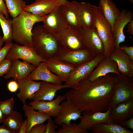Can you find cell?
<instances>
[{
	"mask_svg": "<svg viewBox=\"0 0 133 133\" xmlns=\"http://www.w3.org/2000/svg\"><path fill=\"white\" fill-rule=\"evenodd\" d=\"M4 15L0 10V24L3 34V39L5 43H12V38L10 22L9 19H7Z\"/></svg>",
	"mask_w": 133,
	"mask_h": 133,
	"instance_id": "32",
	"label": "cell"
},
{
	"mask_svg": "<svg viewBox=\"0 0 133 133\" xmlns=\"http://www.w3.org/2000/svg\"><path fill=\"white\" fill-rule=\"evenodd\" d=\"M27 119L24 120L20 128L18 133H26L27 128Z\"/></svg>",
	"mask_w": 133,
	"mask_h": 133,
	"instance_id": "43",
	"label": "cell"
},
{
	"mask_svg": "<svg viewBox=\"0 0 133 133\" xmlns=\"http://www.w3.org/2000/svg\"><path fill=\"white\" fill-rule=\"evenodd\" d=\"M110 57L116 63L118 70L120 74L133 79V61L120 48H115Z\"/></svg>",
	"mask_w": 133,
	"mask_h": 133,
	"instance_id": "16",
	"label": "cell"
},
{
	"mask_svg": "<svg viewBox=\"0 0 133 133\" xmlns=\"http://www.w3.org/2000/svg\"><path fill=\"white\" fill-rule=\"evenodd\" d=\"M97 66L88 78L91 81L110 73H113L116 75L120 74L118 70L116 63L110 57H105L99 62Z\"/></svg>",
	"mask_w": 133,
	"mask_h": 133,
	"instance_id": "23",
	"label": "cell"
},
{
	"mask_svg": "<svg viewBox=\"0 0 133 133\" xmlns=\"http://www.w3.org/2000/svg\"><path fill=\"white\" fill-rule=\"evenodd\" d=\"M5 118L0 108V123H3Z\"/></svg>",
	"mask_w": 133,
	"mask_h": 133,
	"instance_id": "46",
	"label": "cell"
},
{
	"mask_svg": "<svg viewBox=\"0 0 133 133\" xmlns=\"http://www.w3.org/2000/svg\"><path fill=\"white\" fill-rule=\"evenodd\" d=\"M65 100L64 95H58L55 99L51 101H33L29 105L35 110L56 118L60 114L62 110L61 103Z\"/></svg>",
	"mask_w": 133,
	"mask_h": 133,
	"instance_id": "11",
	"label": "cell"
},
{
	"mask_svg": "<svg viewBox=\"0 0 133 133\" xmlns=\"http://www.w3.org/2000/svg\"><path fill=\"white\" fill-rule=\"evenodd\" d=\"M133 98L111 108L109 116L112 122L118 124L133 116Z\"/></svg>",
	"mask_w": 133,
	"mask_h": 133,
	"instance_id": "20",
	"label": "cell"
},
{
	"mask_svg": "<svg viewBox=\"0 0 133 133\" xmlns=\"http://www.w3.org/2000/svg\"><path fill=\"white\" fill-rule=\"evenodd\" d=\"M79 2L75 1L67 0L64 4L60 6L66 20L68 26L73 28H80L78 17Z\"/></svg>",
	"mask_w": 133,
	"mask_h": 133,
	"instance_id": "25",
	"label": "cell"
},
{
	"mask_svg": "<svg viewBox=\"0 0 133 133\" xmlns=\"http://www.w3.org/2000/svg\"><path fill=\"white\" fill-rule=\"evenodd\" d=\"M4 42L2 37L0 36V49L1 48V47L3 44Z\"/></svg>",
	"mask_w": 133,
	"mask_h": 133,
	"instance_id": "47",
	"label": "cell"
},
{
	"mask_svg": "<svg viewBox=\"0 0 133 133\" xmlns=\"http://www.w3.org/2000/svg\"><path fill=\"white\" fill-rule=\"evenodd\" d=\"M24 121L20 113L14 110L10 115L5 118L3 123V125L12 133H18Z\"/></svg>",
	"mask_w": 133,
	"mask_h": 133,
	"instance_id": "30",
	"label": "cell"
},
{
	"mask_svg": "<svg viewBox=\"0 0 133 133\" xmlns=\"http://www.w3.org/2000/svg\"><path fill=\"white\" fill-rule=\"evenodd\" d=\"M133 18L132 12L124 9L122 10L119 16L115 21L113 31L115 48H120V44L125 42V36L124 33V29L128 23L133 19Z\"/></svg>",
	"mask_w": 133,
	"mask_h": 133,
	"instance_id": "15",
	"label": "cell"
},
{
	"mask_svg": "<svg viewBox=\"0 0 133 133\" xmlns=\"http://www.w3.org/2000/svg\"><path fill=\"white\" fill-rule=\"evenodd\" d=\"M0 133H12L4 125L0 126Z\"/></svg>",
	"mask_w": 133,
	"mask_h": 133,
	"instance_id": "45",
	"label": "cell"
},
{
	"mask_svg": "<svg viewBox=\"0 0 133 133\" xmlns=\"http://www.w3.org/2000/svg\"><path fill=\"white\" fill-rule=\"evenodd\" d=\"M7 87L8 90L10 92H15L18 88V83L15 80L11 81L8 83Z\"/></svg>",
	"mask_w": 133,
	"mask_h": 133,
	"instance_id": "40",
	"label": "cell"
},
{
	"mask_svg": "<svg viewBox=\"0 0 133 133\" xmlns=\"http://www.w3.org/2000/svg\"><path fill=\"white\" fill-rule=\"evenodd\" d=\"M23 110L25 115L27 117V128L26 133H30L32 128L34 126L43 123L47 120L51 118L48 115L36 111L31 106L26 103L23 104Z\"/></svg>",
	"mask_w": 133,
	"mask_h": 133,
	"instance_id": "26",
	"label": "cell"
},
{
	"mask_svg": "<svg viewBox=\"0 0 133 133\" xmlns=\"http://www.w3.org/2000/svg\"><path fill=\"white\" fill-rule=\"evenodd\" d=\"M45 62L49 69L56 74L62 82L67 81L70 74L76 66L55 57L47 60Z\"/></svg>",
	"mask_w": 133,
	"mask_h": 133,
	"instance_id": "18",
	"label": "cell"
},
{
	"mask_svg": "<svg viewBox=\"0 0 133 133\" xmlns=\"http://www.w3.org/2000/svg\"><path fill=\"white\" fill-rule=\"evenodd\" d=\"M32 43L37 54L46 60L55 57L61 47L55 35L43 25H39L33 29Z\"/></svg>",
	"mask_w": 133,
	"mask_h": 133,
	"instance_id": "2",
	"label": "cell"
},
{
	"mask_svg": "<svg viewBox=\"0 0 133 133\" xmlns=\"http://www.w3.org/2000/svg\"><path fill=\"white\" fill-rule=\"evenodd\" d=\"M12 61V60L6 58L0 64V76H2L8 73L11 66Z\"/></svg>",
	"mask_w": 133,
	"mask_h": 133,
	"instance_id": "35",
	"label": "cell"
},
{
	"mask_svg": "<svg viewBox=\"0 0 133 133\" xmlns=\"http://www.w3.org/2000/svg\"><path fill=\"white\" fill-rule=\"evenodd\" d=\"M92 27L95 29L103 43L105 57H108L115 49L113 29L98 6L92 5Z\"/></svg>",
	"mask_w": 133,
	"mask_h": 133,
	"instance_id": "4",
	"label": "cell"
},
{
	"mask_svg": "<svg viewBox=\"0 0 133 133\" xmlns=\"http://www.w3.org/2000/svg\"><path fill=\"white\" fill-rule=\"evenodd\" d=\"M35 65L19 59L12 60L11 66L8 73L4 76L6 79L11 78L17 82L24 79L36 67Z\"/></svg>",
	"mask_w": 133,
	"mask_h": 133,
	"instance_id": "14",
	"label": "cell"
},
{
	"mask_svg": "<svg viewBox=\"0 0 133 133\" xmlns=\"http://www.w3.org/2000/svg\"><path fill=\"white\" fill-rule=\"evenodd\" d=\"M26 78L34 81L42 80L56 85L62 84V82L58 76L49 69L45 61L41 62Z\"/></svg>",
	"mask_w": 133,
	"mask_h": 133,
	"instance_id": "21",
	"label": "cell"
},
{
	"mask_svg": "<svg viewBox=\"0 0 133 133\" xmlns=\"http://www.w3.org/2000/svg\"><path fill=\"white\" fill-rule=\"evenodd\" d=\"M79 29L68 26L56 33L55 35L61 46L72 50L85 48Z\"/></svg>",
	"mask_w": 133,
	"mask_h": 133,
	"instance_id": "7",
	"label": "cell"
},
{
	"mask_svg": "<svg viewBox=\"0 0 133 133\" xmlns=\"http://www.w3.org/2000/svg\"><path fill=\"white\" fill-rule=\"evenodd\" d=\"M8 13L13 18L17 16L22 12L26 5L24 0H4Z\"/></svg>",
	"mask_w": 133,
	"mask_h": 133,
	"instance_id": "31",
	"label": "cell"
},
{
	"mask_svg": "<svg viewBox=\"0 0 133 133\" xmlns=\"http://www.w3.org/2000/svg\"><path fill=\"white\" fill-rule=\"evenodd\" d=\"M61 103V112L54 121L56 125L61 126L62 123L69 124L81 117L82 111L78 108L69 100L66 99Z\"/></svg>",
	"mask_w": 133,
	"mask_h": 133,
	"instance_id": "13",
	"label": "cell"
},
{
	"mask_svg": "<svg viewBox=\"0 0 133 133\" xmlns=\"http://www.w3.org/2000/svg\"><path fill=\"white\" fill-rule=\"evenodd\" d=\"M67 0H58L59 6L65 3Z\"/></svg>",
	"mask_w": 133,
	"mask_h": 133,
	"instance_id": "48",
	"label": "cell"
},
{
	"mask_svg": "<svg viewBox=\"0 0 133 133\" xmlns=\"http://www.w3.org/2000/svg\"><path fill=\"white\" fill-rule=\"evenodd\" d=\"M66 88L70 87L64 84L56 85L45 81L41 82L39 88L35 93L32 100L33 101L52 100L58 91Z\"/></svg>",
	"mask_w": 133,
	"mask_h": 133,
	"instance_id": "22",
	"label": "cell"
},
{
	"mask_svg": "<svg viewBox=\"0 0 133 133\" xmlns=\"http://www.w3.org/2000/svg\"><path fill=\"white\" fill-rule=\"evenodd\" d=\"M121 126L133 130V116L126 120L121 122L119 124Z\"/></svg>",
	"mask_w": 133,
	"mask_h": 133,
	"instance_id": "41",
	"label": "cell"
},
{
	"mask_svg": "<svg viewBox=\"0 0 133 133\" xmlns=\"http://www.w3.org/2000/svg\"><path fill=\"white\" fill-rule=\"evenodd\" d=\"M46 127V124L43 123L36 124L32 128L30 133H45Z\"/></svg>",
	"mask_w": 133,
	"mask_h": 133,
	"instance_id": "38",
	"label": "cell"
},
{
	"mask_svg": "<svg viewBox=\"0 0 133 133\" xmlns=\"http://www.w3.org/2000/svg\"><path fill=\"white\" fill-rule=\"evenodd\" d=\"M111 107L104 112H88L83 111L78 124L82 128L86 130H90L94 125L101 123L112 122L109 116Z\"/></svg>",
	"mask_w": 133,
	"mask_h": 133,
	"instance_id": "17",
	"label": "cell"
},
{
	"mask_svg": "<svg viewBox=\"0 0 133 133\" xmlns=\"http://www.w3.org/2000/svg\"><path fill=\"white\" fill-rule=\"evenodd\" d=\"M120 48L124 53L129 56L130 59L133 61V47H128L123 45Z\"/></svg>",
	"mask_w": 133,
	"mask_h": 133,
	"instance_id": "39",
	"label": "cell"
},
{
	"mask_svg": "<svg viewBox=\"0 0 133 133\" xmlns=\"http://www.w3.org/2000/svg\"><path fill=\"white\" fill-rule=\"evenodd\" d=\"M46 125V129L45 133H56V129L57 127L51 118L48 120Z\"/></svg>",
	"mask_w": 133,
	"mask_h": 133,
	"instance_id": "37",
	"label": "cell"
},
{
	"mask_svg": "<svg viewBox=\"0 0 133 133\" xmlns=\"http://www.w3.org/2000/svg\"><path fill=\"white\" fill-rule=\"evenodd\" d=\"M59 6L58 0H36L30 5H25L23 11L45 17Z\"/></svg>",
	"mask_w": 133,
	"mask_h": 133,
	"instance_id": "19",
	"label": "cell"
},
{
	"mask_svg": "<svg viewBox=\"0 0 133 133\" xmlns=\"http://www.w3.org/2000/svg\"><path fill=\"white\" fill-rule=\"evenodd\" d=\"M61 127L56 133H87L88 130L80 127L78 124L75 123L69 124L62 123Z\"/></svg>",
	"mask_w": 133,
	"mask_h": 133,
	"instance_id": "33",
	"label": "cell"
},
{
	"mask_svg": "<svg viewBox=\"0 0 133 133\" xmlns=\"http://www.w3.org/2000/svg\"><path fill=\"white\" fill-rule=\"evenodd\" d=\"M97 55L86 47L78 50H72L61 46L55 57L76 66L93 59Z\"/></svg>",
	"mask_w": 133,
	"mask_h": 133,
	"instance_id": "8",
	"label": "cell"
},
{
	"mask_svg": "<svg viewBox=\"0 0 133 133\" xmlns=\"http://www.w3.org/2000/svg\"><path fill=\"white\" fill-rule=\"evenodd\" d=\"M6 58L12 60L20 59L36 66L41 62L47 60L38 55L32 47L20 45L17 43L13 44L7 54Z\"/></svg>",
	"mask_w": 133,
	"mask_h": 133,
	"instance_id": "9",
	"label": "cell"
},
{
	"mask_svg": "<svg viewBox=\"0 0 133 133\" xmlns=\"http://www.w3.org/2000/svg\"><path fill=\"white\" fill-rule=\"evenodd\" d=\"M14 103V99L12 97L6 100L0 101V108L5 118L13 111Z\"/></svg>",
	"mask_w": 133,
	"mask_h": 133,
	"instance_id": "34",
	"label": "cell"
},
{
	"mask_svg": "<svg viewBox=\"0 0 133 133\" xmlns=\"http://www.w3.org/2000/svg\"><path fill=\"white\" fill-rule=\"evenodd\" d=\"M43 22L46 29L55 35L68 26L59 6L47 15Z\"/></svg>",
	"mask_w": 133,
	"mask_h": 133,
	"instance_id": "12",
	"label": "cell"
},
{
	"mask_svg": "<svg viewBox=\"0 0 133 133\" xmlns=\"http://www.w3.org/2000/svg\"><path fill=\"white\" fill-rule=\"evenodd\" d=\"M133 98V79L121 74L115 76V92L110 106L114 107Z\"/></svg>",
	"mask_w": 133,
	"mask_h": 133,
	"instance_id": "5",
	"label": "cell"
},
{
	"mask_svg": "<svg viewBox=\"0 0 133 133\" xmlns=\"http://www.w3.org/2000/svg\"><path fill=\"white\" fill-rule=\"evenodd\" d=\"M0 10L4 13L6 18L9 19L8 10L3 0H0Z\"/></svg>",
	"mask_w": 133,
	"mask_h": 133,
	"instance_id": "42",
	"label": "cell"
},
{
	"mask_svg": "<svg viewBox=\"0 0 133 133\" xmlns=\"http://www.w3.org/2000/svg\"><path fill=\"white\" fill-rule=\"evenodd\" d=\"M98 7L113 30L114 22L119 16L121 11L111 0H99Z\"/></svg>",
	"mask_w": 133,
	"mask_h": 133,
	"instance_id": "27",
	"label": "cell"
},
{
	"mask_svg": "<svg viewBox=\"0 0 133 133\" xmlns=\"http://www.w3.org/2000/svg\"><path fill=\"white\" fill-rule=\"evenodd\" d=\"M79 29L85 47L97 55H104V45L95 29L92 27Z\"/></svg>",
	"mask_w": 133,
	"mask_h": 133,
	"instance_id": "10",
	"label": "cell"
},
{
	"mask_svg": "<svg viewBox=\"0 0 133 133\" xmlns=\"http://www.w3.org/2000/svg\"><path fill=\"white\" fill-rule=\"evenodd\" d=\"M19 92L17 94L18 99L23 104L26 100L32 99L35 93L38 89L41 82H37L26 78L17 82Z\"/></svg>",
	"mask_w": 133,
	"mask_h": 133,
	"instance_id": "24",
	"label": "cell"
},
{
	"mask_svg": "<svg viewBox=\"0 0 133 133\" xmlns=\"http://www.w3.org/2000/svg\"><path fill=\"white\" fill-rule=\"evenodd\" d=\"M94 133H133L128 128L111 122L100 123L93 126L90 129Z\"/></svg>",
	"mask_w": 133,
	"mask_h": 133,
	"instance_id": "29",
	"label": "cell"
},
{
	"mask_svg": "<svg viewBox=\"0 0 133 133\" xmlns=\"http://www.w3.org/2000/svg\"><path fill=\"white\" fill-rule=\"evenodd\" d=\"M115 81V76L110 74L93 81L87 78L64 95L82 112H104L110 107Z\"/></svg>",
	"mask_w": 133,
	"mask_h": 133,
	"instance_id": "1",
	"label": "cell"
},
{
	"mask_svg": "<svg viewBox=\"0 0 133 133\" xmlns=\"http://www.w3.org/2000/svg\"><path fill=\"white\" fill-rule=\"evenodd\" d=\"M23 11L12 19L11 24L12 40L21 45L32 47V31L36 23L43 22L45 17Z\"/></svg>",
	"mask_w": 133,
	"mask_h": 133,
	"instance_id": "3",
	"label": "cell"
},
{
	"mask_svg": "<svg viewBox=\"0 0 133 133\" xmlns=\"http://www.w3.org/2000/svg\"><path fill=\"white\" fill-rule=\"evenodd\" d=\"M78 17L80 28L92 27L93 19L92 5L84 2H79Z\"/></svg>",
	"mask_w": 133,
	"mask_h": 133,
	"instance_id": "28",
	"label": "cell"
},
{
	"mask_svg": "<svg viewBox=\"0 0 133 133\" xmlns=\"http://www.w3.org/2000/svg\"><path fill=\"white\" fill-rule=\"evenodd\" d=\"M127 32L133 35V20H131L127 24Z\"/></svg>",
	"mask_w": 133,
	"mask_h": 133,
	"instance_id": "44",
	"label": "cell"
},
{
	"mask_svg": "<svg viewBox=\"0 0 133 133\" xmlns=\"http://www.w3.org/2000/svg\"><path fill=\"white\" fill-rule=\"evenodd\" d=\"M105 58L103 55H97L93 59L76 66L64 84L72 88L75 87L81 81L88 78L99 62Z\"/></svg>",
	"mask_w": 133,
	"mask_h": 133,
	"instance_id": "6",
	"label": "cell"
},
{
	"mask_svg": "<svg viewBox=\"0 0 133 133\" xmlns=\"http://www.w3.org/2000/svg\"><path fill=\"white\" fill-rule=\"evenodd\" d=\"M13 44L12 42L5 43L4 46L0 49V64L6 58L7 54Z\"/></svg>",
	"mask_w": 133,
	"mask_h": 133,
	"instance_id": "36",
	"label": "cell"
}]
</instances>
